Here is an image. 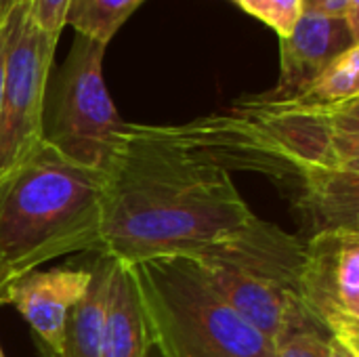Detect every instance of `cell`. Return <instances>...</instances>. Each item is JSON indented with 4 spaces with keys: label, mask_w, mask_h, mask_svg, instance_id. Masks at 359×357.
<instances>
[{
    "label": "cell",
    "mask_w": 359,
    "mask_h": 357,
    "mask_svg": "<svg viewBox=\"0 0 359 357\" xmlns=\"http://www.w3.org/2000/svg\"><path fill=\"white\" fill-rule=\"evenodd\" d=\"M166 130L227 173L269 179L292 204L307 240L334 229L359 231V99L303 107L250 95Z\"/></svg>",
    "instance_id": "obj_1"
},
{
    "label": "cell",
    "mask_w": 359,
    "mask_h": 357,
    "mask_svg": "<svg viewBox=\"0 0 359 357\" xmlns=\"http://www.w3.org/2000/svg\"><path fill=\"white\" fill-rule=\"evenodd\" d=\"M252 215L227 170L183 147L166 126L126 122L105 168L97 255L128 265L194 257Z\"/></svg>",
    "instance_id": "obj_2"
},
{
    "label": "cell",
    "mask_w": 359,
    "mask_h": 357,
    "mask_svg": "<svg viewBox=\"0 0 359 357\" xmlns=\"http://www.w3.org/2000/svg\"><path fill=\"white\" fill-rule=\"evenodd\" d=\"M105 170L80 166L40 141L0 179V259L15 280L101 242Z\"/></svg>",
    "instance_id": "obj_3"
},
{
    "label": "cell",
    "mask_w": 359,
    "mask_h": 357,
    "mask_svg": "<svg viewBox=\"0 0 359 357\" xmlns=\"http://www.w3.org/2000/svg\"><path fill=\"white\" fill-rule=\"evenodd\" d=\"M130 267L160 357H276L273 343L215 290L196 259L160 257Z\"/></svg>",
    "instance_id": "obj_4"
},
{
    "label": "cell",
    "mask_w": 359,
    "mask_h": 357,
    "mask_svg": "<svg viewBox=\"0 0 359 357\" xmlns=\"http://www.w3.org/2000/svg\"><path fill=\"white\" fill-rule=\"evenodd\" d=\"M191 259L215 290L271 343L288 318L303 309L299 288L305 242L276 223L252 215L233 234Z\"/></svg>",
    "instance_id": "obj_5"
},
{
    "label": "cell",
    "mask_w": 359,
    "mask_h": 357,
    "mask_svg": "<svg viewBox=\"0 0 359 357\" xmlns=\"http://www.w3.org/2000/svg\"><path fill=\"white\" fill-rule=\"evenodd\" d=\"M105 48L76 36L57 76L46 84L42 107V141L95 170L107 168L126 128L103 80Z\"/></svg>",
    "instance_id": "obj_6"
},
{
    "label": "cell",
    "mask_w": 359,
    "mask_h": 357,
    "mask_svg": "<svg viewBox=\"0 0 359 357\" xmlns=\"http://www.w3.org/2000/svg\"><path fill=\"white\" fill-rule=\"evenodd\" d=\"M57 40L27 19L25 0L19 8L4 63L0 97V179L11 175L42 141V107Z\"/></svg>",
    "instance_id": "obj_7"
},
{
    "label": "cell",
    "mask_w": 359,
    "mask_h": 357,
    "mask_svg": "<svg viewBox=\"0 0 359 357\" xmlns=\"http://www.w3.org/2000/svg\"><path fill=\"white\" fill-rule=\"evenodd\" d=\"M299 299L328 337L359 345V231L334 229L305 240Z\"/></svg>",
    "instance_id": "obj_8"
},
{
    "label": "cell",
    "mask_w": 359,
    "mask_h": 357,
    "mask_svg": "<svg viewBox=\"0 0 359 357\" xmlns=\"http://www.w3.org/2000/svg\"><path fill=\"white\" fill-rule=\"evenodd\" d=\"M359 46V38L345 19L301 13L292 32L280 38V80L261 95L265 103H284L299 97L337 57Z\"/></svg>",
    "instance_id": "obj_9"
},
{
    "label": "cell",
    "mask_w": 359,
    "mask_h": 357,
    "mask_svg": "<svg viewBox=\"0 0 359 357\" xmlns=\"http://www.w3.org/2000/svg\"><path fill=\"white\" fill-rule=\"evenodd\" d=\"M90 278V265L32 271L2 292L0 305H13L25 318L38 339L42 356H57L61 351L67 314L86 295Z\"/></svg>",
    "instance_id": "obj_10"
},
{
    "label": "cell",
    "mask_w": 359,
    "mask_h": 357,
    "mask_svg": "<svg viewBox=\"0 0 359 357\" xmlns=\"http://www.w3.org/2000/svg\"><path fill=\"white\" fill-rule=\"evenodd\" d=\"M151 341L135 271L128 263L114 259L105 295L101 357H147Z\"/></svg>",
    "instance_id": "obj_11"
},
{
    "label": "cell",
    "mask_w": 359,
    "mask_h": 357,
    "mask_svg": "<svg viewBox=\"0 0 359 357\" xmlns=\"http://www.w3.org/2000/svg\"><path fill=\"white\" fill-rule=\"evenodd\" d=\"M111 257L97 255L90 263L93 278L86 295L74 305L65 320L61 351L44 357H101V332L105 314V295L111 271Z\"/></svg>",
    "instance_id": "obj_12"
},
{
    "label": "cell",
    "mask_w": 359,
    "mask_h": 357,
    "mask_svg": "<svg viewBox=\"0 0 359 357\" xmlns=\"http://www.w3.org/2000/svg\"><path fill=\"white\" fill-rule=\"evenodd\" d=\"M359 99V46L337 57L299 97L284 103L303 107H337Z\"/></svg>",
    "instance_id": "obj_13"
},
{
    "label": "cell",
    "mask_w": 359,
    "mask_h": 357,
    "mask_svg": "<svg viewBox=\"0 0 359 357\" xmlns=\"http://www.w3.org/2000/svg\"><path fill=\"white\" fill-rule=\"evenodd\" d=\"M141 2L143 0H69L65 25L74 27L78 36L107 46Z\"/></svg>",
    "instance_id": "obj_14"
},
{
    "label": "cell",
    "mask_w": 359,
    "mask_h": 357,
    "mask_svg": "<svg viewBox=\"0 0 359 357\" xmlns=\"http://www.w3.org/2000/svg\"><path fill=\"white\" fill-rule=\"evenodd\" d=\"M328 335L303 311H294L276 339V357H320Z\"/></svg>",
    "instance_id": "obj_15"
},
{
    "label": "cell",
    "mask_w": 359,
    "mask_h": 357,
    "mask_svg": "<svg viewBox=\"0 0 359 357\" xmlns=\"http://www.w3.org/2000/svg\"><path fill=\"white\" fill-rule=\"evenodd\" d=\"M246 13L267 23L280 34L288 36L301 17V0H236Z\"/></svg>",
    "instance_id": "obj_16"
},
{
    "label": "cell",
    "mask_w": 359,
    "mask_h": 357,
    "mask_svg": "<svg viewBox=\"0 0 359 357\" xmlns=\"http://www.w3.org/2000/svg\"><path fill=\"white\" fill-rule=\"evenodd\" d=\"M69 0H27V19L48 36L59 38L65 27Z\"/></svg>",
    "instance_id": "obj_17"
},
{
    "label": "cell",
    "mask_w": 359,
    "mask_h": 357,
    "mask_svg": "<svg viewBox=\"0 0 359 357\" xmlns=\"http://www.w3.org/2000/svg\"><path fill=\"white\" fill-rule=\"evenodd\" d=\"M347 4H349V0H301V11L313 13V15H324V17L345 19Z\"/></svg>",
    "instance_id": "obj_18"
},
{
    "label": "cell",
    "mask_w": 359,
    "mask_h": 357,
    "mask_svg": "<svg viewBox=\"0 0 359 357\" xmlns=\"http://www.w3.org/2000/svg\"><path fill=\"white\" fill-rule=\"evenodd\" d=\"M320 357H359V345H351L337 337H328L320 351Z\"/></svg>",
    "instance_id": "obj_19"
},
{
    "label": "cell",
    "mask_w": 359,
    "mask_h": 357,
    "mask_svg": "<svg viewBox=\"0 0 359 357\" xmlns=\"http://www.w3.org/2000/svg\"><path fill=\"white\" fill-rule=\"evenodd\" d=\"M13 282H15V278L11 276V271L6 269V265H4L2 259H0V297H2V292H4Z\"/></svg>",
    "instance_id": "obj_20"
},
{
    "label": "cell",
    "mask_w": 359,
    "mask_h": 357,
    "mask_svg": "<svg viewBox=\"0 0 359 357\" xmlns=\"http://www.w3.org/2000/svg\"><path fill=\"white\" fill-rule=\"evenodd\" d=\"M19 2H23V0H0V23L4 21V17L8 15V11H11L15 4H19Z\"/></svg>",
    "instance_id": "obj_21"
},
{
    "label": "cell",
    "mask_w": 359,
    "mask_h": 357,
    "mask_svg": "<svg viewBox=\"0 0 359 357\" xmlns=\"http://www.w3.org/2000/svg\"><path fill=\"white\" fill-rule=\"evenodd\" d=\"M147 357H160V353L151 347V349H149V353H147Z\"/></svg>",
    "instance_id": "obj_22"
},
{
    "label": "cell",
    "mask_w": 359,
    "mask_h": 357,
    "mask_svg": "<svg viewBox=\"0 0 359 357\" xmlns=\"http://www.w3.org/2000/svg\"><path fill=\"white\" fill-rule=\"evenodd\" d=\"M0 357H4V353H2V349H0Z\"/></svg>",
    "instance_id": "obj_23"
}]
</instances>
